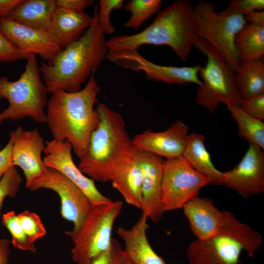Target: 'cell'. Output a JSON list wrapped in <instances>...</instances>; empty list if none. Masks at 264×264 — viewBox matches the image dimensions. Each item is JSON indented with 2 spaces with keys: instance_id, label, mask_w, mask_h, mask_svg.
Masks as SVG:
<instances>
[{
  "instance_id": "cell-1",
  "label": "cell",
  "mask_w": 264,
  "mask_h": 264,
  "mask_svg": "<svg viewBox=\"0 0 264 264\" xmlns=\"http://www.w3.org/2000/svg\"><path fill=\"white\" fill-rule=\"evenodd\" d=\"M94 8L90 27L76 41L62 49L49 64L42 60L39 70L48 93L73 92L81 90L109 51L107 40Z\"/></svg>"
},
{
  "instance_id": "cell-2",
  "label": "cell",
  "mask_w": 264,
  "mask_h": 264,
  "mask_svg": "<svg viewBox=\"0 0 264 264\" xmlns=\"http://www.w3.org/2000/svg\"><path fill=\"white\" fill-rule=\"evenodd\" d=\"M96 109L99 122L78 167L93 180L107 182L133 160L137 150L122 115L102 103H97Z\"/></svg>"
},
{
  "instance_id": "cell-3",
  "label": "cell",
  "mask_w": 264,
  "mask_h": 264,
  "mask_svg": "<svg viewBox=\"0 0 264 264\" xmlns=\"http://www.w3.org/2000/svg\"><path fill=\"white\" fill-rule=\"evenodd\" d=\"M100 90L93 74L79 91H56L47 101L46 123L53 139L68 141L79 159L87 152L91 135L99 122L94 106Z\"/></svg>"
},
{
  "instance_id": "cell-4",
  "label": "cell",
  "mask_w": 264,
  "mask_h": 264,
  "mask_svg": "<svg viewBox=\"0 0 264 264\" xmlns=\"http://www.w3.org/2000/svg\"><path fill=\"white\" fill-rule=\"evenodd\" d=\"M198 37L192 2L178 0L160 11L141 32L113 36L107 40V45L109 50L112 51H138L146 44L167 45L185 62Z\"/></svg>"
},
{
  "instance_id": "cell-5",
  "label": "cell",
  "mask_w": 264,
  "mask_h": 264,
  "mask_svg": "<svg viewBox=\"0 0 264 264\" xmlns=\"http://www.w3.org/2000/svg\"><path fill=\"white\" fill-rule=\"evenodd\" d=\"M262 235L226 211L220 229L205 240L191 242L187 250L190 264H237L242 252L253 257L262 247Z\"/></svg>"
},
{
  "instance_id": "cell-6",
  "label": "cell",
  "mask_w": 264,
  "mask_h": 264,
  "mask_svg": "<svg viewBox=\"0 0 264 264\" xmlns=\"http://www.w3.org/2000/svg\"><path fill=\"white\" fill-rule=\"evenodd\" d=\"M23 73L19 79L11 81L0 78V98H5L8 107L0 112V123L30 117L40 123H46L44 108L47 103V88L40 77L36 55L29 54Z\"/></svg>"
},
{
  "instance_id": "cell-7",
  "label": "cell",
  "mask_w": 264,
  "mask_h": 264,
  "mask_svg": "<svg viewBox=\"0 0 264 264\" xmlns=\"http://www.w3.org/2000/svg\"><path fill=\"white\" fill-rule=\"evenodd\" d=\"M194 46L206 57L205 66H201L198 74L202 84L196 92V101L213 112L219 103L226 106L240 107L242 101L237 86L235 74L225 60L213 47L199 37Z\"/></svg>"
},
{
  "instance_id": "cell-8",
  "label": "cell",
  "mask_w": 264,
  "mask_h": 264,
  "mask_svg": "<svg viewBox=\"0 0 264 264\" xmlns=\"http://www.w3.org/2000/svg\"><path fill=\"white\" fill-rule=\"evenodd\" d=\"M123 203L112 201L93 206L78 231L67 234L72 240V260L77 264H91L110 247L114 222L120 215Z\"/></svg>"
},
{
  "instance_id": "cell-9",
  "label": "cell",
  "mask_w": 264,
  "mask_h": 264,
  "mask_svg": "<svg viewBox=\"0 0 264 264\" xmlns=\"http://www.w3.org/2000/svg\"><path fill=\"white\" fill-rule=\"evenodd\" d=\"M198 37L217 51L233 72L240 62L234 47L237 34L246 24L242 14L224 15L216 12V5L203 0L193 7Z\"/></svg>"
},
{
  "instance_id": "cell-10",
  "label": "cell",
  "mask_w": 264,
  "mask_h": 264,
  "mask_svg": "<svg viewBox=\"0 0 264 264\" xmlns=\"http://www.w3.org/2000/svg\"><path fill=\"white\" fill-rule=\"evenodd\" d=\"M211 180L192 167L184 157L164 160L161 182L164 212L182 209Z\"/></svg>"
},
{
  "instance_id": "cell-11",
  "label": "cell",
  "mask_w": 264,
  "mask_h": 264,
  "mask_svg": "<svg viewBox=\"0 0 264 264\" xmlns=\"http://www.w3.org/2000/svg\"><path fill=\"white\" fill-rule=\"evenodd\" d=\"M28 189L31 192L47 189L58 195L62 217L74 224L72 230L66 231V234L78 231L93 207L89 199L77 186L53 169L47 168L46 172L35 179Z\"/></svg>"
},
{
  "instance_id": "cell-12",
  "label": "cell",
  "mask_w": 264,
  "mask_h": 264,
  "mask_svg": "<svg viewBox=\"0 0 264 264\" xmlns=\"http://www.w3.org/2000/svg\"><path fill=\"white\" fill-rule=\"evenodd\" d=\"M106 59L124 68L142 71L149 81L170 85L193 83L198 87L202 84L198 78L200 65L181 67L158 65L146 59L138 51L109 50Z\"/></svg>"
},
{
  "instance_id": "cell-13",
  "label": "cell",
  "mask_w": 264,
  "mask_h": 264,
  "mask_svg": "<svg viewBox=\"0 0 264 264\" xmlns=\"http://www.w3.org/2000/svg\"><path fill=\"white\" fill-rule=\"evenodd\" d=\"M72 150L71 144L66 140H45L43 152L45 166L59 172L77 186L88 197L93 206L111 202L113 200L98 190L94 180L87 177L75 164Z\"/></svg>"
},
{
  "instance_id": "cell-14",
  "label": "cell",
  "mask_w": 264,
  "mask_h": 264,
  "mask_svg": "<svg viewBox=\"0 0 264 264\" xmlns=\"http://www.w3.org/2000/svg\"><path fill=\"white\" fill-rule=\"evenodd\" d=\"M222 184L247 198L264 191V152L258 146L249 144L239 164L222 172Z\"/></svg>"
},
{
  "instance_id": "cell-15",
  "label": "cell",
  "mask_w": 264,
  "mask_h": 264,
  "mask_svg": "<svg viewBox=\"0 0 264 264\" xmlns=\"http://www.w3.org/2000/svg\"><path fill=\"white\" fill-rule=\"evenodd\" d=\"M13 132L12 146L13 166H18L25 178V187L28 188L36 179L47 171L42 153L45 141L37 129L25 130L19 126Z\"/></svg>"
},
{
  "instance_id": "cell-16",
  "label": "cell",
  "mask_w": 264,
  "mask_h": 264,
  "mask_svg": "<svg viewBox=\"0 0 264 264\" xmlns=\"http://www.w3.org/2000/svg\"><path fill=\"white\" fill-rule=\"evenodd\" d=\"M136 158L142 172V214L157 223L164 213L161 196L164 160L154 154L137 150Z\"/></svg>"
},
{
  "instance_id": "cell-17",
  "label": "cell",
  "mask_w": 264,
  "mask_h": 264,
  "mask_svg": "<svg viewBox=\"0 0 264 264\" xmlns=\"http://www.w3.org/2000/svg\"><path fill=\"white\" fill-rule=\"evenodd\" d=\"M1 29L5 37L23 53L39 55L47 64L61 50L45 31L28 27L13 21L0 19Z\"/></svg>"
},
{
  "instance_id": "cell-18",
  "label": "cell",
  "mask_w": 264,
  "mask_h": 264,
  "mask_svg": "<svg viewBox=\"0 0 264 264\" xmlns=\"http://www.w3.org/2000/svg\"><path fill=\"white\" fill-rule=\"evenodd\" d=\"M188 132V126L178 120L164 131H145L135 134L132 140L137 151L149 152L166 159H171L182 155Z\"/></svg>"
},
{
  "instance_id": "cell-19",
  "label": "cell",
  "mask_w": 264,
  "mask_h": 264,
  "mask_svg": "<svg viewBox=\"0 0 264 264\" xmlns=\"http://www.w3.org/2000/svg\"><path fill=\"white\" fill-rule=\"evenodd\" d=\"M182 209L191 230L198 240H205L216 234L225 220L226 211L218 209L207 198L197 196Z\"/></svg>"
},
{
  "instance_id": "cell-20",
  "label": "cell",
  "mask_w": 264,
  "mask_h": 264,
  "mask_svg": "<svg viewBox=\"0 0 264 264\" xmlns=\"http://www.w3.org/2000/svg\"><path fill=\"white\" fill-rule=\"evenodd\" d=\"M148 219L141 215L130 228L119 227L118 235L125 243L124 251L131 264H167L151 245L147 236Z\"/></svg>"
},
{
  "instance_id": "cell-21",
  "label": "cell",
  "mask_w": 264,
  "mask_h": 264,
  "mask_svg": "<svg viewBox=\"0 0 264 264\" xmlns=\"http://www.w3.org/2000/svg\"><path fill=\"white\" fill-rule=\"evenodd\" d=\"M93 17L83 11H72L57 7L47 32L63 49L80 38L91 25Z\"/></svg>"
},
{
  "instance_id": "cell-22",
  "label": "cell",
  "mask_w": 264,
  "mask_h": 264,
  "mask_svg": "<svg viewBox=\"0 0 264 264\" xmlns=\"http://www.w3.org/2000/svg\"><path fill=\"white\" fill-rule=\"evenodd\" d=\"M56 7L55 0H22L5 19L47 31Z\"/></svg>"
},
{
  "instance_id": "cell-23",
  "label": "cell",
  "mask_w": 264,
  "mask_h": 264,
  "mask_svg": "<svg viewBox=\"0 0 264 264\" xmlns=\"http://www.w3.org/2000/svg\"><path fill=\"white\" fill-rule=\"evenodd\" d=\"M203 135L197 133L188 135L182 156L198 172L209 178L211 183L222 185V172L216 168L204 144Z\"/></svg>"
},
{
  "instance_id": "cell-24",
  "label": "cell",
  "mask_w": 264,
  "mask_h": 264,
  "mask_svg": "<svg viewBox=\"0 0 264 264\" xmlns=\"http://www.w3.org/2000/svg\"><path fill=\"white\" fill-rule=\"evenodd\" d=\"M235 74L242 100L264 94V63L262 59L240 63Z\"/></svg>"
},
{
  "instance_id": "cell-25",
  "label": "cell",
  "mask_w": 264,
  "mask_h": 264,
  "mask_svg": "<svg viewBox=\"0 0 264 264\" xmlns=\"http://www.w3.org/2000/svg\"><path fill=\"white\" fill-rule=\"evenodd\" d=\"M234 47L240 63L262 59L264 55V25L246 23L237 34Z\"/></svg>"
},
{
  "instance_id": "cell-26",
  "label": "cell",
  "mask_w": 264,
  "mask_h": 264,
  "mask_svg": "<svg viewBox=\"0 0 264 264\" xmlns=\"http://www.w3.org/2000/svg\"><path fill=\"white\" fill-rule=\"evenodd\" d=\"M111 182L113 187L121 195L128 204L140 209L142 201V172L136 160V154L133 160Z\"/></svg>"
},
{
  "instance_id": "cell-27",
  "label": "cell",
  "mask_w": 264,
  "mask_h": 264,
  "mask_svg": "<svg viewBox=\"0 0 264 264\" xmlns=\"http://www.w3.org/2000/svg\"><path fill=\"white\" fill-rule=\"evenodd\" d=\"M238 126V135L249 144L264 149V123L247 114L237 106H226Z\"/></svg>"
},
{
  "instance_id": "cell-28",
  "label": "cell",
  "mask_w": 264,
  "mask_h": 264,
  "mask_svg": "<svg viewBox=\"0 0 264 264\" xmlns=\"http://www.w3.org/2000/svg\"><path fill=\"white\" fill-rule=\"evenodd\" d=\"M161 0H131L124 6L126 11L131 13L124 26L127 28L137 29L153 15L160 10Z\"/></svg>"
},
{
  "instance_id": "cell-29",
  "label": "cell",
  "mask_w": 264,
  "mask_h": 264,
  "mask_svg": "<svg viewBox=\"0 0 264 264\" xmlns=\"http://www.w3.org/2000/svg\"><path fill=\"white\" fill-rule=\"evenodd\" d=\"M2 224L12 236L11 243L19 249L30 251L35 253L36 249L34 243L31 242L23 230L18 216L14 211L4 214L1 219Z\"/></svg>"
},
{
  "instance_id": "cell-30",
  "label": "cell",
  "mask_w": 264,
  "mask_h": 264,
  "mask_svg": "<svg viewBox=\"0 0 264 264\" xmlns=\"http://www.w3.org/2000/svg\"><path fill=\"white\" fill-rule=\"evenodd\" d=\"M17 216L23 230L31 242L34 243L46 235V229L37 214L26 210Z\"/></svg>"
},
{
  "instance_id": "cell-31",
  "label": "cell",
  "mask_w": 264,
  "mask_h": 264,
  "mask_svg": "<svg viewBox=\"0 0 264 264\" xmlns=\"http://www.w3.org/2000/svg\"><path fill=\"white\" fill-rule=\"evenodd\" d=\"M22 179L15 166H11L0 181V212L7 197L15 198L18 195Z\"/></svg>"
},
{
  "instance_id": "cell-32",
  "label": "cell",
  "mask_w": 264,
  "mask_h": 264,
  "mask_svg": "<svg viewBox=\"0 0 264 264\" xmlns=\"http://www.w3.org/2000/svg\"><path fill=\"white\" fill-rule=\"evenodd\" d=\"M123 0H100L97 5V15L100 25L105 34H112L115 28L110 21V14L114 10L121 9Z\"/></svg>"
},
{
  "instance_id": "cell-33",
  "label": "cell",
  "mask_w": 264,
  "mask_h": 264,
  "mask_svg": "<svg viewBox=\"0 0 264 264\" xmlns=\"http://www.w3.org/2000/svg\"><path fill=\"white\" fill-rule=\"evenodd\" d=\"M91 264H131L117 240L112 239L109 248L95 258Z\"/></svg>"
},
{
  "instance_id": "cell-34",
  "label": "cell",
  "mask_w": 264,
  "mask_h": 264,
  "mask_svg": "<svg viewBox=\"0 0 264 264\" xmlns=\"http://www.w3.org/2000/svg\"><path fill=\"white\" fill-rule=\"evenodd\" d=\"M264 9V0H232L220 13L224 15L244 14L249 11H262Z\"/></svg>"
},
{
  "instance_id": "cell-35",
  "label": "cell",
  "mask_w": 264,
  "mask_h": 264,
  "mask_svg": "<svg viewBox=\"0 0 264 264\" xmlns=\"http://www.w3.org/2000/svg\"><path fill=\"white\" fill-rule=\"evenodd\" d=\"M29 55L23 53L5 37L0 24V62H14L21 59L26 60Z\"/></svg>"
},
{
  "instance_id": "cell-36",
  "label": "cell",
  "mask_w": 264,
  "mask_h": 264,
  "mask_svg": "<svg viewBox=\"0 0 264 264\" xmlns=\"http://www.w3.org/2000/svg\"><path fill=\"white\" fill-rule=\"evenodd\" d=\"M240 108L244 112L255 118L264 119V94L242 100Z\"/></svg>"
},
{
  "instance_id": "cell-37",
  "label": "cell",
  "mask_w": 264,
  "mask_h": 264,
  "mask_svg": "<svg viewBox=\"0 0 264 264\" xmlns=\"http://www.w3.org/2000/svg\"><path fill=\"white\" fill-rule=\"evenodd\" d=\"M13 141V132L12 131L10 133L7 143L0 151V181L7 170L11 166H13L12 165Z\"/></svg>"
},
{
  "instance_id": "cell-38",
  "label": "cell",
  "mask_w": 264,
  "mask_h": 264,
  "mask_svg": "<svg viewBox=\"0 0 264 264\" xmlns=\"http://www.w3.org/2000/svg\"><path fill=\"white\" fill-rule=\"evenodd\" d=\"M93 2L92 0H55L57 7L72 11H83Z\"/></svg>"
},
{
  "instance_id": "cell-39",
  "label": "cell",
  "mask_w": 264,
  "mask_h": 264,
  "mask_svg": "<svg viewBox=\"0 0 264 264\" xmlns=\"http://www.w3.org/2000/svg\"><path fill=\"white\" fill-rule=\"evenodd\" d=\"M244 19L247 24L264 25V11H251L244 14Z\"/></svg>"
},
{
  "instance_id": "cell-40",
  "label": "cell",
  "mask_w": 264,
  "mask_h": 264,
  "mask_svg": "<svg viewBox=\"0 0 264 264\" xmlns=\"http://www.w3.org/2000/svg\"><path fill=\"white\" fill-rule=\"evenodd\" d=\"M22 0H0V19L5 18Z\"/></svg>"
},
{
  "instance_id": "cell-41",
  "label": "cell",
  "mask_w": 264,
  "mask_h": 264,
  "mask_svg": "<svg viewBox=\"0 0 264 264\" xmlns=\"http://www.w3.org/2000/svg\"><path fill=\"white\" fill-rule=\"evenodd\" d=\"M9 244L8 239L0 238V264H8L10 253Z\"/></svg>"
},
{
  "instance_id": "cell-42",
  "label": "cell",
  "mask_w": 264,
  "mask_h": 264,
  "mask_svg": "<svg viewBox=\"0 0 264 264\" xmlns=\"http://www.w3.org/2000/svg\"><path fill=\"white\" fill-rule=\"evenodd\" d=\"M241 264L239 263H238V264Z\"/></svg>"
}]
</instances>
